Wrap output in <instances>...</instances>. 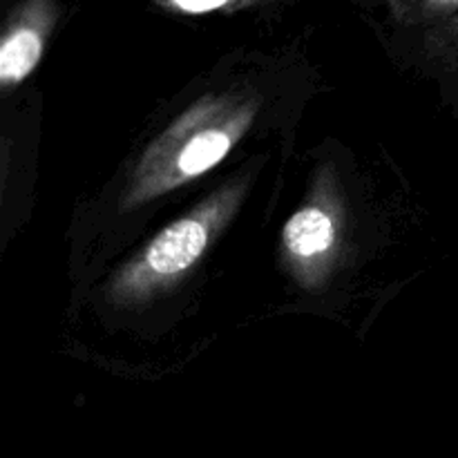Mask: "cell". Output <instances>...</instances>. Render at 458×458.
I'll use <instances>...</instances> for the list:
<instances>
[{"instance_id": "7a4b0ae2", "label": "cell", "mask_w": 458, "mask_h": 458, "mask_svg": "<svg viewBox=\"0 0 458 458\" xmlns=\"http://www.w3.org/2000/svg\"><path fill=\"white\" fill-rule=\"evenodd\" d=\"M284 237L286 246L295 255L307 258V255H316L329 249L334 242V226L322 210H302L286 224Z\"/></svg>"}, {"instance_id": "6da1fadb", "label": "cell", "mask_w": 458, "mask_h": 458, "mask_svg": "<svg viewBox=\"0 0 458 458\" xmlns=\"http://www.w3.org/2000/svg\"><path fill=\"white\" fill-rule=\"evenodd\" d=\"M206 246V228L195 219H182L161 233L148 249V264L157 273H179L191 267Z\"/></svg>"}, {"instance_id": "5b68a950", "label": "cell", "mask_w": 458, "mask_h": 458, "mask_svg": "<svg viewBox=\"0 0 458 458\" xmlns=\"http://www.w3.org/2000/svg\"><path fill=\"white\" fill-rule=\"evenodd\" d=\"M173 3L186 12H210V9L222 7L226 0H173Z\"/></svg>"}, {"instance_id": "277c9868", "label": "cell", "mask_w": 458, "mask_h": 458, "mask_svg": "<svg viewBox=\"0 0 458 458\" xmlns=\"http://www.w3.org/2000/svg\"><path fill=\"white\" fill-rule=\"evenodd\" d=\"M231 148V139L222 132H201L179 155V168L186 174H199L213 168Z\"/></svg>"}, {"instance_id": "3957f363", "label": "cell", "mask_w": 458, "mask_h": 458, "mask_svg": "<svg viewBox=\"0 0 458 458\" xmlns=\"http://www.w3.org/2000/svg\"><path fill=\"white\" fill-rule=\"evenodd\" d=\"M40 58V38L34 31H18L0 49V76L4 83L21 81Z\"/></svg>"}]
</instances>
